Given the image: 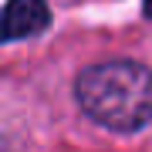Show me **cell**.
Returning a JSON list of instances; mask_svg holds the SVG:
<instances>
[{"instance_id":"obj_3","label":"cell","mask_w":152,"mask_h":152,"mask_svg":"<svg viewBox=\"0 0 152 152\" xmlns=\"http://www.w3.org/2000/svg\"><path fill=\"white\" fill-rule=\"evenodd\" d=\"M142 10H145V14L152 17V0H145V4H142Z\"/></svg>"},{"instance_id":"obj_2","label":"cell","mask_w":152,"mask_h":152,"mask_svg":"<svg viewBox=\"0 0 152 152\" xmlns=\"http://www.w3.org/2000/svg\"><path fill=\"white\" fill-rule=\"evenodd\" d=\"M51 24V10L44 0H7L4 7V41L34 37Z\"/></svg>"},{"instance_id":"obj_1","label":"cell","mask_w":152,"mask_h":152,"mask_svg":"<svg viewBox=\"0 0 152 152\" xmlns=\"http://www.w3.org/2000/svg\"><path fill=\"white\" fill-rule=\"evenodd\" d=\"M75 98L91 122L112 132H139L152 122V71L135 61H105L78 75Z\"/></svg>"}]
</instances>
